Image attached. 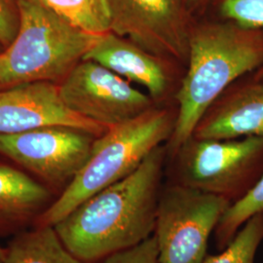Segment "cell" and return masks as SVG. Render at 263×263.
I'll return each mask as SVG.
<instances>
[{"mask_svg":"<svg viewBox=\"0 0 263 263\" xmlns=\"http://www.w3.org/2000/svg\"><path fill=\"white\" fill-rule=\"evenodd\" d=\"M2 47V46H1V44H0V48ZM3 48V47H2ZM0 52H1V49H0Z\"/></svg>","mask_w":263,"mask_h":263,"instance_id":"obj_22","label":"cell"},{"mask_svg":"<svg viewBox=\"0 0 263 263\" xmlns=\"http://www.w3.org/2000/svg\"><path fill=\"white\" fill-rule=\"evenodd\" d=\"M18 5L17 35L0 52V89L34 81L60 83L99 35L73 27L39 0H18Z\"/></svg>","mask_w":263,"mask_h":263,"instance_id":"obj_4","label":"cell"},{"mask_svg":"<svg viewBox=\"0 0 263 263\" xmlns=\"http://www.w3.org/2000/svg\"><path fill=\"white\" fill-rule=\"evenodd\" d=\"M198 122L192 137L199 140H236L263 137V79L238 80Z\"/></svg>","mask_w":263,"mask_h":263,"instance_id":"obj_11","label":"cell"},{"mask_svg":"<svg viewBox=\"0 0 263 263\" xmlns=\"http://www.w3.org/2000/svg\"><path fill=\"white\" fill-rule=\"evenodd\" d=\"M167 146L155 148L131 175L87 199L54 226L83 262L140 244L155 229Z\"/></svg>","mask_w":263,"mask_h":263,"instance_id":"obj_1","label":"cell"},{"mask_svg":"<svg viewBox=\"0 0 263 263\" xmlns=\"http://www.w3.org/2000/svg\"><path fill=\"white\" fill-rule=\"evenodd\" d=\"M0 256H1V255H0Z\"/></svg>","mask_w":263,"mask_h":263,"instance_id":"obj_23","label":"cell"},{"mask_svg":"<svg viewBox=\"0 0 263 263\" xmlns=\"http://www.w3.org/2000/svg\"><path fill=\"white\" fill-rule=\"evenodd\" d=\"M83 60L94 61L128 82L141 85L155 103L164 100L172 87L171 61L112 31L99 35Z\"/></svg>","mask_w":263,"mask_h":263,"instance_id":"obj_12","label":"cell"},{"mask_svg":"<svg viewBox=\"0 0 263 263\" xmlns=\"http://www.w3.org/2000/svg\"><path fill=\"white\" fill-rule=\"evenodd\" d=\"M175 182L235 203L263 173V137L199 140L191 137L174 155Z\"/></svg>","mask_w":263,"mask_h":263,"instance_id":"obj_5","label":"cell"},{"mask_svg":"<svg viewBox=\"0 0 263 263\" xmlns=\"http://www.w3.org/2000/svg\"><path fill=\"white\" fill-rule=\"evenodd\" d=\"M263 243V214L252 216L220 254L206 256L203 263H254Z\"/></svg>","mask_w":263,"mask_h":263,"instance_id":"obj_17","label":"cell"},{"mask_svg":"<svg viewBox=\"0 0 263 263\" xmlns=\"http://www.w3.org/2000/svg\"><path fill=\"white\" fill-rule=\"evenodd\" d=\"M97 263H159V251L154 235L131 248L108 254Z\"/></svg>","mask_w":263,"mask_h":263,"instance_id":"obj_19","label":"cell"},{"mask_svg":"<svg viewBox=\"0 0 263 263\" xmlns=\"http://www.w3.org/2000/svg\"><path fill=\"white\" fill-rule=\"evenodd\" d=\"M5 263H83L71 254L54 226H44L24 233L10 244Z\"/></svg>","mask_w":263,"mask_h":263,"instance_id":"obj_13","label":"cell"},{"mask_svg":"<svg viewBox=\"0 0 263 263\" xmlns=\"http://www.w3.org/2000/svg\"><path fill=\"white\" fill-rule=\"evenodd\" d=\"M20 26L18 0H0V44L9 46L16 37Z\"/></svg>","mask_w":263,"mask_h":263,"instance_id":"obj_20","label":"cell"},{"mask_svg":"<svg viewBox=\"0 0 263 263\" xmlns=\"http://www.w3.org/2000/svg\"><path fill=\"white\" fill-rule=\"evenodd\" d=\"M187 70L176 93L178 112L167 143L172 156L188 141L210 106L226 90L263 66V30L229 20L193 24Z\"/></svg>","mask_w":263,"mask_h":263,"instance_id":"obj_2","label":"cell"},{"mask_svg":"<svg viewBox=\"0 0 263 263\" xmlns=\"http://www.w3.org/2000/svg\"><path fill=\"white\" fill-rule=\"evenodd\" d=\"M111 31L169 61L186 63L193 25L185 0H106Z\"/></svg>","mask_w":263,"mask_h":263,"instance_id":"obj_8","label":"cell"},{"mask_svg":"<svg viewBox=\"0 0 263 263\" xmlns=\"http://www.w3.org/2000/svg\"><path fill=\"white\" fill-rule=\"evenodd\" d=\"M220 19L263 30V0H214ZM253 76L263 79V66Z\"/></svg>","mask_w":263,"mask_h":263,"instance_id":"obj_18","label":"cell"},{"mask_svg":"<svg viewBox=\"0 0 263 263\" xmlns=\"http://www.w3.org/2000/svg\"><path fill=\"white\" fill-rule=\"evenodd\" d=\"M258 214H263V173L244 197L232 203L220 218L215 230L217 247L224 249L245 222Z\"/></svg>","mask_w":263,"mask_h":263,"instance_id":"obj_16","label":"cell"},{"mask_svg":"<svg viewBox=\"0 0 263 263\" xmlns=\"http://www.w3.org/2000/svg\"><path fill=\"white\" fill-rule=\"evenodd\" d=\"M64 126L100 137L109 127L84 118L64 103L59 83L34 81L0 89V134Z\"/></svg>","mask_w":263,"mask_h":263,"instance_id":"obj_10","label":"cell"},{"mask_svg":"<svg viewBox=\"0 0 263 263\" xmlns=\"http://www.w3.org/2000/svg\"><path fill=\"white\" fill-rule=\"evenodd\" d=\"M59 91L70 110L106 127L137 118L156 104L149 95L91 60L78 63L59 83Z\"/></svg>","mask_w":263,"mask_h":263,"instance_id":"obj_7","label":"cell"},{"mask_svg":"<svg viewBox=\"0 0 263 263\" xmlns=\"http://www.w3.org/2000/svg\"><path fill=\"white\" fill-rule=\"evenodd\" d=\"M231 204L178 183L161 190L154 229L159 263H203L210 237Z\"/></svg>","mask_w":263,"mask_h":263,"instance_id":"obj_6","label":"cell"},{"mask_svg":"<svg viewBox=\"0 0 263 263\" xmlns=\"http://www.w3.org/2000/svg\"><path fill=\"white\" fill-rule=\"evenodd\" d=\"M59 17L91 34L111 31V18L106 0H39Z\"/></svg>","mask_w":263,"mask_h":263,"instance_id":"obj_15","label":"cell"},{"mask_svg":"<svg viewBox=\"0 0 263 263\" xmlns=\"http://www.w3.org/2000/svg\"><path fill=\"white\" fill-rule=\"evenodd\" d=\"M50 198L46 188L19 170L0 164V217L30 215Z\"/></svg>","mask_w":263,"mask_h":263,"instance_id":"obj_14","label":"cell"},{"mask_svg":"<svg viewBox=\"0 0 263 263\" xmlns=\"http://www.w3.org/2000/svg\"><path fill=\"white\" fill-rule=\"evenodd\" d=\"M176 117L177 113L154 106L97 137L83 168L44 214V224L56 226L87 199L134 173L152 151L169 141Z\"/></svg>","mask_w":263,"mask_h":263,"instance_id":"obj_3","label":"cell"},{"mask_svg":"<svg viewBox=\"0 0 263 263\" xmlns=\"http://www.w3.org/2000/svg\"><path fill=\"white\" fill-rule=\"evenodd\" d=\"M97 137L64 126L0 134V154L55 184H67L83 168Z\"/></svg>","mask_w":263,"mask_h":263,"instance_id":"obj_9","label":"cell"},{"mask_svg":"<svg viewBox=\"0 0 263 263\" xmlns=\"http://www.w3.org/2000/svg\"><path fill=\"white\" fill-rule=\"evenodd\" d=\"M213 2L214 0H185L186 6L192 16L204 11Z\"/></svg>","mask_w":263,"mask_h":263,"instance_id":"obj_21","label":"cell"}]
</instances>
